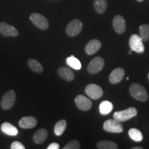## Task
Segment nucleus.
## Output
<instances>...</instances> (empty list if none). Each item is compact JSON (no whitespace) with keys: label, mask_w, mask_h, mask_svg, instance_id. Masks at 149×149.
Here are the masks:
<instances>
[{"label":"nucleus","mask_w":149,"mask_h":149,"mask_svg":"<svg viewBox=\"0 0 149 149\" xmlns=\"http://www.w3.org/2000/svg\"><path fill=\"white\" fill-rule=\"evenodd\" d=\"M125 75V70L122 68H117L111 72L109 75V81L113 84L120 83L124 79Z\"/></svg>","instance_id":"13"},{"label":"nucleus","mask_w":149,"mask_h":149,"mask_svg":"<svg viewBox=\"0 0 149 149\" xmlns=\"http://www.w3.org/2000/svg\"><path fill=\"white\" fill-rule=\"evenodd\" d=\"M67 126V122L65 120H59L55 124V127H54V133L55 135L60 136L64 133V130H66Z\"/></svg>","instance_id":"23"},{"label":"nucleus","mask_w":149,"mask_h":149,"mask_svg":"<svg viewBox=\"0 0 149 149\" xmlns=\"http://www.w3.org/2000/svg\"><path fill=\"white\" fill-rule=\"evenodd\" d=\"M129 92L130 95L137 101L145 102L148 100V93L143 86L139 84L134 83L130 85L129 88Z\"/></svg>","instance_id":"1"},{"label":"nucleus","mask_w":149,"mask_h":149,"mask_svg":"<svg viewBox=\"0 0 149 149\" xmlns=\"http://www.w3.org/2000/svg\"><path fill=\"white\" fill-rule=\"evenodd\" d=\"M64 149H79L80 148V143L77 139H74L69 141L64 146Z\"/></svg>","instance_id":"27"},{"label":"nucleus","mask_w":149,"mask_h":149,"mask_svg":"<svg viewBox=\"0 0 149 149\" xmlns=\"http://www.w3.org/2000/svg\"><path fill=\"white\" fill-rule=\"evenodd\" d=\"M57 74L61 78L68 81H71L74 79V74L72 70L67 67H60L57 70Z\"/></svg>","instance_id":"16"},{"label":"nucleus","mask_w":149,"mask_h":149,"mask_svg":"<svg viewBox=\"0 0 149 149\" xmlns=\"http://www.w3.org/2000/svg\"><path fill=\"white\" fill-rule=\"evenodd\" d=\"M1 130L9 136H16L18 134L17 128L9 122H3L1 126Z\"/></svg>","instance_id":"17"},{"label":"nucleus","mask_w":149,"mask_h":149,"mask_svg":"<svg viewBox=\"0 0 149 149\" xmlns=\"http://www.w3.org/2000/svg\"><path fill=\"white\" fill-rule=\"evenodd\" d=\"M137 115V111L135 107H129L124 111H117L113 115V118L120 122H126Z\"/></svg>","instance_id":"2"},{"label":"nucleus","mask_w":149,"mask_h":149,"mask_svg":"<svg viewBox=\"0 0 149 149\" xmlns=\"http://www.w3.org/2000/svg\"><path fill=\"white\" fill-rule=\"evenodd\" d=\"M128 135H129V137L132 140L137 141V142H140V141L143 140V138H144L142 133H141L140 130L135 128H130L128 130Z\"/></svg>","instance_id":"24"},{"label":"nucleus","mask_w":149,"mask_h":149,"mask_svg":"<svg viewBox=\"0 0 149 149\" xmlns=\"http://www.w3.org/2000/svg\"><path fill=\"white\" fill-rule=\"evenodd\" d=\"M28 65L29 68L36 73H42L44 70L42 65L40 64V61L35 59H29L28 60Z\"/></svg>","instance_id":"20"},{"label":"nucleus","mask_w":149,"mask_h":149,"mask_svg":"<svg viewBox=\"0 0 149 149\" xmlns=\"http://www.w3.org/2000/svg\"><path fill=\"white\" fill-rule=\"evenodd\" d=\"M74 103L78 109L84 111H87L90 110L93 106L92 102L88 97L82 95H79L76 96L74 99Z\"/></svg>","instance_id":"10"},{"label":"nucleus","mask_w":149,"mask_h":149,"mask_svg":"<svg viewBox=\"0 0 149 149\" xmlns=\"http://www.w3.org/2000/svg\"><path fill=\"white\" fill-rule=\"evenodd\" d=\"M47 148L48 149H59V144H57V143L53 142V143H51V144L47 147Z\"/></svg>","instance_id":"29"},{"label":"nucleus","mask_w":149,"mask_h":149,"mask_svg":"<svg viewBox=\"0 0 149 149\" xmlns=\"http://www.w3.org/2000/svg\"><path fill=\"white\" fill-rule=\"evenodd\" d=\"M148 79H149V73H148Z\"/></svg>","instance_id":"32"},{"label":"nucleus","mask_w":149,"mask_h":149,"mask_svg":"<svg viewBox=\"0 0 149 149\" xmlns=\"http://www.w3.org/2000/svg\"><path fill=\"white\" fill-rule=\"evenodd\" d=\"M16 93L14 91L10 90L3 95L1 101V107L3 110L10 109L16 102Z\"/></svg>","instance_id":"4"},{"label":"nucleus","mask_w":149,"mask_h":149,"mask_svg":"<svg viewBox=\"0 0 149 149\" xmlns=\"http://www.w3.org/2000/svg\"><path fill=\"white\" fill-rule=\"evenodd\" d=\"M97 148L99 149H117L118 146L114 141L109 140L99 141L96 144Z\"/></svg>","instance_id":"21"},{"label":"nucleus","mask_w":149,"mask_h":149,"mask_svg":"<svg viewBox=\"0 0 149 149\" xmlns=\"http://www.w3.org/2000/svg\"><path fill=\"white\" fill-rule=\"evenodd\" d=\"M100 113L102 115H106L109 114L111 112L113 111V106L111 102L109 101H103L100 104Z\"/></svg>","instance_id":"22"},{"label":"nucleus","mask_w":149,"mask_h":149,"mask_svg":"<svg viewBox=\"0 0 149 149\" xmlns=\"http://www.w3.org/2000/svg\"><path fill=\"white\" fill-rule=\"evenodd\" d=\"M129 46L132 51L138 53H143L145 48L143 44V40L138 35L134 34L130 37Z\"/></svg>","instance_id":"6"},{"label":"nucleus","mask_w":149,"mask_h":149,"mask_svg":"<svg viewBox=\"0 0 149 149\" xmlns=\"http://www.w3.org/2000/svg\"><path fill=\"white\" fill-rule=\"evenodd\" d=\"M104 130L111 133H122L124 128L122 122L115 120H108L104 123Z\"/></svg>","instance_id":"5"},{"label":"nucleus","mask_w":149,"mask_h":149,"mask_svg":"<svg viewBox=\"0 0 149 149\" xmlns=\"http://www.w3.org/2000/svg\"><path fill=\"white\" fill-rule=\"evenodd\" d=\"M139 36L143 42L149 40V24H143L139 26Z\"/></svg>","instance_id":"26"},{"label":"nucleus","mask_w":149,"mask_h":149,"mask_svg":"<svg viewBox=\"0 0 149 149\" xmlns=\"http://www.w3.org/2000/svg\"><path fill=\"white\" fill-rule=\"evenodd\" d=\"M113 26L117 33L118 34L124 33L126 29V24L124 18L120 15L115 16L113 19Z\"/></svg>","instance_id":"12"},{"label":"nucleus","mask_w":149,"mask_h":149,"mask_svg":"<svg viewBox=\"0 0 149 149\" xmlns=\"http://www.w3.org/2000/svg\"><path fill=\"white\" fill-rule=\"evenodd\" d=\"M102 47V44L98 40H92L87 43L85 46V52L87 55H92L100 51Z\"/></svg>","instance_id":"15"},{"label":"nucleus","mask_w":149,"mask_h":149,"mask_svg":"<svg viewBox=\"0 0 149 149\" xmlns=\"http://www.w3.org/2000/svg\"><path fill=\"white\" fill-rule=\"evenodd\" d=\"M93 6L98 14H103L107 9V0H94Z\"/></svg>","instance_id":"19"},{"label":"nucleus","mask_w":149,"mask_h":149,"mask_svg":"<svg viewBox=\"0 0 149 149\" xmlns=\"http://www.w3.org/2000/svg\"><path fill=\"white\" fill-rule=\"evenodd\" d=\"M37 124L36 118L32 116L24 117L19 121V126L23 129H31L35 127Z\"/></svg>","instance_id":"14"},{"label":"nucleus","mask_w":149,"mask_h":149,"mask_svg":"<svg viewBox=\"0 0 149 149\" xmlns=\"http://www.w3.org/2000/svg\"><path fill=\"white\" fill-rule=\"evenodd\" d=\"M11 149H25V146L19 141H15L11 144L10 146Z\"/></svg>","instance_id":"28"},{"label":"nucleus","mask_w":149,"mask_h":149,"mask_svg":"<svg viewBox=\"0 0 149 149\" xmlns=\"http://www.w3.org/2000/svg\"><path fill=\"white\" fill-rule=\"evenodd\" d=\"M85 93L89 97L95 100L102 97L104 93L101 87L95 84L87 85L85 88Z\"/></svg>","instance_id":"9"},{"label":"nucleus","mask_w":149,"mask_h":149,"mask_svg":"<svg viewBox=\"0 0 149 149\" xmlns=\"http://www.w3.org/2000/svg\"><path fill=\"white\" fill-rule=\"evenodd\" d=\"M104 64H105V62L103 58H102L101 57H96L89 63L87 67V70L90 74H97L103 69Z\"/></svg>","instance_id":"8"},{"label":"nucleus","mask_w":149,"mask_h":149,"mask_svg":"<svg viewBox=\"0 0 149 149\" xmlns=\"http://www.w3.org/2000/svg\"><path fill=\"white\" fill-rule=\"evenodd\" d=\"M48 137V131L45 128H41L35 132L33 135V141L35 144H41L44 143Z\"/></svg>","instance_id":"18"},{"label":"nucleus","mask_w":149,"mask_h":149,"mask_svg":"<svg viewBox=\"0 0 149 149\" xmlns=\"http://www.w3.org/2000/svg\"><path fill=\"white\" fill-rule=\"evenodd\" d=\"M83 24L78 19H74L68 24L66 28V33L69 37H75L81 32Z\"/></svg>","instance_id":"3"},{"label":"nucleus","mask_w":149,"mask_h":149,"mask_svg":"<svg viewBox=\"0 0 149 149\" xmlns=\"http://www.w3.org/2000/svg\"><path fill=\"white\" fill-rule=\"evenodd\" d=\"M66 64L68 66L74 70H79L81 68V64L80 61L73 55L70 56L66 59Z\"/></svg>","instance_id":"25"},{"label":"nucleus","mask_w":149,"mask_h":149,"mask_svg":"<svg viewBox=\"0 0 149 149\" xmlns=\"http://www.w3.org/2000/svg\"><path fill=\"white\" fill-rule=\"evenodd\" d=\"M0 34L4 37H17L19 32L16 28L6 22L0 23Z\"/></svg>","instance_id":"11"},{"label":"nucleus","mask_w":149,"mask_h":149,"mask_svg":"<svg viewBox=\"0 0 149 149\" xmlns=\"http://www.w3.org/2000/svg\"><path fill=\"white\" fill-rule=\"evenodd\" d=\"M131 149H143V148L140 146H136V147H133V148H131Z\"/></svg>","instance_id":"30"},{"label":"nucleus","mask_w":149,"mask_h":149,"mask_svg":"<svg viewBox=\"0 0 149 149\" xmlns=\"http://www.w3.org/2000/svg\"><path fill=\"white\" fill-rule=\"evenodd\" d=\"M138 2H142V1H144V0H137Z\"/></svg>","instance_id":"31"},{"label":"nucleus","mask_w":149,"mask_h":149,"mask_svg":"<svg viewBox=\"0 0 149 149\" xmlns=\"http://www.w3.org/2000/svg\"><path fill=\"white\" fill-rule=\"evenodd\" d=\"M30 20L35 26L41 30H46L49 26L47 19L40 13H34L31 14L30 15Z\"/></svg>","instance_id":"7"}]
</instances>
